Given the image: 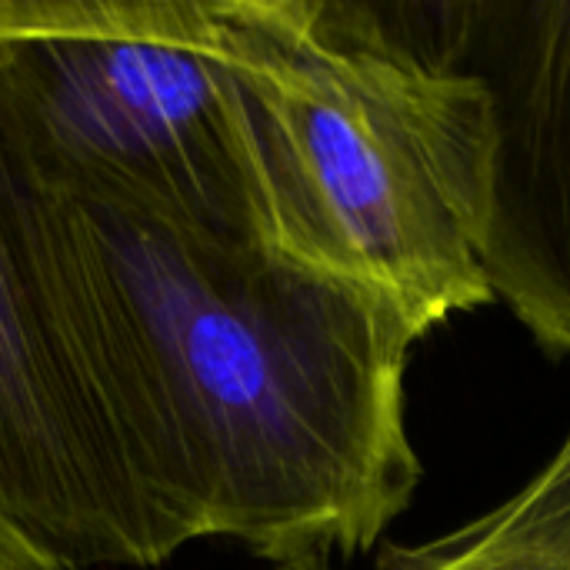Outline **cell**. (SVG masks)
Segmentation results:
<instances>
[{
	"mask_svg": "<svg viewBox=\"0 0 570 570\" xmlns=\"http://www.w3.org/2000/svg\"><path fill=\"white\" fill-rule=\"evenodd\" d=\"M401 7L491 94L494 301L548 354H570V0Z\"/></svg>",
	"mask_w": 570,
	"mask_h": 570,
	"instance_id": "cell-5",
	"label": "cell"
},
{
	"mask_svg": "<svg viewBox=\"0 0 570 570\" xmlns=\"http://www.w3.org/2000/svg\"><path fill=\"white\" fill-rule=\"evenodd\" d=\"M194 541L130 311L0 83V568H160Z\"/></svg>",
	"mask_w": 570,
	"mask_h": 570,
	"instance_id": "cell-3",
	"label": "cell"
},
{
	"mask_svg": "<svg viewBox=\"0 0 570 570\" xmlns=\"http://www.w3.org/2000/svg\"><path fill=\"white\" fill-rule=\"evenodd\" d=\"M0 570H7V568H0Z\"/></svg>",
	"mask_w": 570,
	"mask_h": 570,
	"instance_id": "cell-8",
	"label": "cell"
},
{
	"mask_svg": "<svg viewBox=\"0 0 570 570\" xmlns=\"http://www.w3.org/2000/svg\"><path fill=\"white\" fill-rule=\"evenodd\" d=\"M374 570H570V428L504 504L444 538L387 544Z\"/></svg>",
	"mask_w": 570,
	"mask_h": 570,
	"instance_id": "cell-6",
	"label": "cell"
},
{
	"mask_svg": "<svg viewBox=\"0 0 570 570\" xmlns=\"http://www.w3.org/2000/svg\"><path fill=\"white\" fill-rule=\"evenodd\" d=\"M261 240L428 331L494 304V114L401 3L224 0Z\"/></svg>",
	"mask_w": 570,
	"mask_h": 570,
	"instance_id": "cell-2",
	"label": "cell"
},
{
	"mask_svg": "<svg viewBox=\"0 0 570 570\" xmlns=\"http://www.w3.org/2000/svg\"><path fill=\"white\" fill-rule=\"evenodd\" d=\"M0 83L60 187L261 237L224 0H0Z\"/></svg>",
	"mask_w": 570,
	"mask_h": 570,
	"instance_id": "cell-4",
	"label": "cell"
},
{
	"mask_svg": "<svg viewBox=\"0 0 570 570\" xmlns=\"http://www.w3.org/2000/svg\"><path fill=\"white\" fill-rule=\"evenodd\" d=\"M274 570H331L327 561H297V564H281Z\"/></svg>",
	"mask_w": 570,
	"mask_h": 570,
	"instance_id": "cell-7",
	"label": "cell"
},
{
	"mask_svg": "<svg viewBox=\"0 0 570 570\" xmlns=\"http://www.w3.org/2000/svg\"><path fill=\"white\" fill-rule=\"evenodd\" d=\"M70 197L140 337L197 541L277 568L371 551L421 484L407 367L431 331L261 237Z\"/></svg>",
	"mask_w": 570,
	"mask_h": 570,
	"instance_id": "cell-1",
	"label": "cell"
}]
</instances>
